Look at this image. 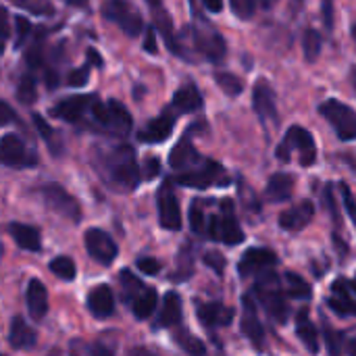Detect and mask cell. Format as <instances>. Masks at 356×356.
I'll return each mask as SVG.
<instances>
[{
	"instance_id": "obj_20",
	"label": "cell",
	"mask_w": 356,
	"mask_h": 356,
	"mask_svg": "<svg viewBox=\"0 0 356 356\" xmlns=\"http://www.w3.org/2000/svg\"><path fill=\"white\" fill-rule=\"evenodd\" d=\"M313 217H315L313 202L302 200L296 207H292V209H288V211H284L280 215V227L284 232H300V229H305L313 221Z\"/></svg>"
},
{
	"instance_id": "obj_12",
	"label": "cell",
	"mask_w": 356,
	"mask_h": 356,
	"mask_svg": "<svg viewBox=\"0 0 356 356\" xmlns=\"http://www.w3.org/2000/svg\"><path fill=\"white\" fill-rule=\"evenodd\" d=\"M177 184L204 190V188L215 186V184H227V177H225V169L219 163H215V161H202V167L200 169L179 173L177 175Z\"/></svg>"
},
{
	"instance_id": "obj_6",
	"label": "cell",
	"mask_w": 356,
	"mask_h": 356,
	"mask_svg": "<svg viewBox=\"0 0 356 356\" xmlns=\"http://www.w3.org/2000/svg\"><path fill=\"white\" fill-rule=\"evenodd\" d=\"M102 17L113 21L123 33L136 38L144 29L142 15L136 10V6L129 0H106L102 6Z\"/></svg>"
},
{
	"instance_id": "obj_45",
	"label": "cell",
	"mask_w": 356,
	"mask_h": 356,
	"mask_svg": "<svg viewBox=\"0 0 356 356\" xmlns=\"http://www.w3.org/2000/svg\"><path fill=\"white\" fill-rule=\"evenodd\" d=\"M90 69H92L90 65L79 67V69H73V71L69 73V77H67V83H69V86H73V88H83V86L88 83Z\"/></svg>"
},
{
	"instance_id": "obj_11",
	"label": "cell",
	"mask_w": 356,
	"mask_h": 356,
	"mask_svg": "<svg viewBox=\"0 0 356 356\" xmlns=\"http://www.w3.org/2000/svg\"><path fill=\"white\" fill-rule=\"evenodd\" d=\"M83 242H86L88 254H90L98 265L108 267V265L117 259V254H119V248H117V244L113 242V238H111L106 232L98 229V227L88 229L86 236H83Z\"/></svg>"
},
{
	"instance_id": "obj_31",
	"label": "cell",
	"mask_w": 356,
	"mask_h": 356,
	"mask_svg": "<svg viewBox=\"0 0 356 356\" xmlns=\"http://www.w3.org/2000/svg\"><path fill=\"white\" fill-rule=\"evenodd\" d=\"M129 305H131V313H134L136 319H148V317H152V313L156 311L159 294H156V290H152V288L146 286Z\"/></svg>"
},
{
	"instance_id": "obj_42",
	"label": "cell",
	"mask_w": 356,
	"mask_h": 356,
	"mask_svg": "<svg viewBox=\"0 0 356 356\" xmlns=\"http://www.w3.org/2000/svg\"><path fill=\"white\" fill-rule=\"evenodd\" d=\"M10 2L33 13V15H52L54 13V8L48 2H35V0H10Z\"/></svg>"
},
{
	"instance_id": "obj_5",
	"label": "cell",
	"mask_w": 356,
	"mask_h": 356,
	"mask_svg": "<svg viewBox=\"0 0 356 356\" xmlns=\"http://www.w3.org/2000/svg\"><path fill=\"white\" fill-rule=\"evenodd\" d=\"M254 294H257L259 302L265 307L267 315H269L277 325H284V323L288 321V317H290V307H288V302H286L284 292L280 290V284H277L275 273H267L261 282H257Z\"/></svg>"
},
{
	"instance_id": "obj_43",
	"label": "cell",
	"mask_w": 356,
	"mask_h": 356,
	"mask_svg": "<svg viewBox=\"0 0 356 356\" xmlns=\"http://www.w3.org/2000/svg\"><path fill=\"white\" fill-rule=\"evenodd\" d=\"M321 198H323V202H325V207H327L332 219H334L336 223H342V215H340V211H338V204H336V198H334V186H332V184L325 186Z\"/></svg>"
},
{
	"instance_id": "obj_40",
	"label": "cell",
	"mask_w": 356,
	"mask_h": 356,
	"mask_svg": "<svg viewBox=\"0 0 356 356\" xmlns=\"http://www.w3.org/2000/svg\"><path fill=\"white\" fill-rule=\"evenodd\" d=\"M42 40H44V33L38 35L35 42H33V46L25 52V60H27V65H29L31 69L40 67L42 60H44V42H42Z\"/></svg>"
},
{
	"instance_id": "obj_13",
	"label": "cell",
	"mask_w": 356,
	"mask_h": 356,
	"mask_svg": "<svg viewBox=\"0 0 356 356\" xmlns=\"http://www.w3.org/2000/svg\"><path fill=\"white\" fill-rule=\"evenodd\" d=\"M159 219L163 229L167 232H179L181 229V209L179 200L171 190V184L165 181L159 192Z\"/></svg>"
},
{
	"instance_id": "obj_1",
	"label": "cell",
	"mask_w": 356,
	"mask_h": 356,
	"mask_svg": "<svg viewBox=\"0 0 356 356\" xmlns=\"http://www.w3.org/2000/svg\"><path fill=\"white\" fill-rule=\"evenodd\" d=\"M94 161L102 179L108 186H113L117 192H131L140 184V169L131 146L119 144V146L100 148Z\"/></svg>"
},
{
	"instance_id": "obj_4",
	"label": "cell",
	"mask_w": 356,
	"mask_h": 356,
	"mask_svg": "<svg viewBox=\"0 0 356 356\" xmlns=\"http://www.w3.org/2000/svg\"><path fill=\"white\" fill-rule=\"evenodd\" d=\"M292 150H298L300 154V165L302 167H311L315 165L317 161V146H315V140H313V134L307 131L305 127L300 125H294L286 131L282 144L277 146V159L288 163L292 156Z\"/></svg>"
},
{
	"instance_id": "obj_54",
	"label": "cell",
	"mask_w": 356,
	"mask_h": 356,
	"mask_svg": "<svg viewBox=\"0 0 356 356\" xmlns=\"http://www.w3.org/2000/svg\"><path fill=\"white\" fill-rule=\"evenodd\" d=\"M159 171H161V163H159V159L156 156H148L146 159V179H154L156 175H159Z\"/></svg>"
},
{
	"instance_id": "obj_47",
	"label": "cell",
	"mask_w": 356,
	"mask_h": 356,
	"mask_svg": "<svg viewBox=\"0 0 356 356\" xmlns=\"http://www.w3.org/2000/svg\"><path fill=\"white\" fill-rule=\"evenodd\" d=\"M138 269H140V273H146V275H159L161 273V269H163V265L156 261V259H150V257H142V259H138Z\"/></svg>"
},
{
	"instance_id": "obj_8",
	"label": "cell",
	"mask_w": 356,
	"mask_h": 356,
	"mask_svg": "<svg viewBox=\"0 0 356 356\" xmlns=\"http://www.w3.org/2000/svg\"><path fill=\"white\" fill-rule=\"evenodd\" d=\"M35 163V152L17 134H6L0 138V165L10 169H27Z\"/></svg>"
},
{
	"instance_id": "obj_26",
	"label": "cell",
	"mask_w": 356,
	"mask_h": 356,
	"mask_svg": "<svg viewBox=\"0 0 356 356\" xmlns=\"http://www.w3.org/2000/svg\"><path fill=\"white\" fill-rule=\"evenodd\" d=\"M8 234L13 236L15 244L27 252H40L42 250V238H40V232L31 225H25V223H19V221H13L8 225Z\"/></svg>"
},
{
	"instance_id": "obj_44",
	"label": "cell",
	"mask_w": 356,
	"mask_h": 356,
	"mask_svg": "<svg viewBox=\"0 0 356 356\" xmlns=\"http://www.w3.org/2000/svg\"><path fill=\"white\" fill-rule=\"evenodd\" d=\"M207 223V217L202 213V209L198 207V202H194V207L190 209V227L194 234H204V225Z\"/></svg>"
},
{
	"instance_id": "obj_38",
	"label": "cell",
	"mask_w": 356,
	"mask_h": 356,
	"mask_svg": "<svg viewBox=\"0 0 356 356\" xmlns=\"http://www.w3.org/2000/svg\"><path fill=\"white\" fill-rule=\"evenodd\" d=\"M119 282H121V288H123V296L127 302H131L146 286L140 282V277H136L129 269H123L121 275H119Z\"/></svg>"
},
{
	"instance_id": "obj_14",
	"label": "cell",
	"mask_w": 356,
	"mask_h": 356,
	"mask_svg": "<svg viewBox=\"0 0 356 356\" xmlns=\"http://www.w3.org/2000/svg\"><path fill=\"white\" fill-rule=\"evenodd\" d=\"M94 100H96V96H90V94H75V96L63 98L60 102L54 104L52 115L67 121V123H77L92 108Z\"/></svg>"
},
{
	"instance_id": "obj_2",
	"label": "cell",
	"mask_w": 356,
	"mask_h": 356,
	"mask_svg": "<svg viewBox=\"0 0 356 356\" xmlns=\"http://www.w3.org/2000/svg\"><path fill=\"white\" fill-rule=\"evenodd\" d=\"M204 234L211 236L215 242H223L227 246H238L244 242V232L238 225L236 213H234V202L227 198L221 202V213L213 215L209 219V225L204 227Z\"/></svg>"
},
{
	"instance_id": "obj_58",
	"label": "cell",
	"mask_w": 356,
	"mask_h": 356,
	"mask_svg": "<svg viewBox=\"0 0 356 356\" xmlns=\"http://www.w3.org/2000/svg\"><path fill=\"white\" fill-rule=\"evenodd\" d=\"M273 2H275V0H257V4H263L265 8H269V6H273Z\"/></svg>"
},
{
	"instance_id": "obj_30",
	"label": "cell",
	"mask_w": 356,
	"mask_h": 356,
	"mask_svg": "<svg viewBox=\"0 0 356 356\" xmlns=\"http://www.w3.org/2000/svg\"><path fill=\"white\" fill-rule=\"evenodd\" d=\"M296 334L309 353H313V355L319 353V334H317V327L311 323L307 309H300V313L296 315Z\"/></svg>"
},
{
	"instance_id": "obj_15",
	"label": "cell",
	"mask_w": 356,
	"mask_h": 356,
	"mask_svg": "<svg viewBox=\"0 0 356 356\" xmlns=\"http://www.w3.org/2000/svg\"><path fill=\"white\" fill-rule=\"evenodd\" d=\"M277 265V254L269 248H250L244 252L242 261L238 263V273L242 277H248V275H254V273H261L269 267H275Z\"/></svg>"
},
{
	"instance_id": "obj_57",
	"label": "cell",
	"mask_w": 356,
	"mask_h": 356,
	"mask_svg": "<svg viewBox=\"0 0 356 356\" xmlns=\"http://www.w3.org/2000/svg\"><path fill=\"white\" fill-rule=\"evenodd\" d=\"M202 4L211 13H221V8H223V0H202Z\"/></svg>"
},
{
	"instance_id": "obj_39",
	"label": "cell",
	"mask_w": 356,
	"mask_h": 356,
	"mask_svg": "<svg viewBox=\"0 0 356 356\" xmlns=\"http://www.w3.org/2000/svg\"><path fill=\"white\" fill-rule=\"evenodd\" d=\"M17 98L19 102L23 104H33L35 98H38V83L31 75H25L21 81H19V88H17Z\"/></svg>"
},
{
	"instance_id": "obj_29",
	"label": "cell",
	"mask_w": 356,
	"mask_h": 356,
	"mask_svg": "<svg viewBox=\"0 0 356 356\" xmlns=\"http://www.w3.org/2000/svg\"><path fill=\"white\" fill-rule=\"evenodd\" d=\"M292 192H294V179L288 175V173H275L269 177L267 181V188H265V194L269 200L273 202H286L292 198Z\"/></svg>"
},
{
	"instance_id": "obj_55",
	"label": "cell",
	"mask_w": 356,
	"mask_h": 356,
	"mask_svg": "<svg viewBox=\"0 0 356 356\" xmlns=\"http://www.w3.org/2000/svg\"><path fill=\"white\" fill-rule=\"evenodd\" d=\"M144 50H146V52H150V54H156V52H159L154 29H148V33H146V42H144Z\"/></svg>"
},
{
	"instance_id": "obj_50",
	"label": "cell",
	"mask_w": 356,
	"mask_h": 356,
	"mask_svg": "<svg viewBox=\"0 0 356 356\" xmlns=\"http://www.w3.org/2000/svg\"><path fill=\"white\" fill-rule=\"evenodd\" d=\"M325 342H327V350L332 355H340V350H342V334L325 330Z\"/></svg>"
},
{
	"instance_id": "obj_33",
	"label": "cell",
	"mask_w": 356,
	"mask_h": 356,
	"mask_svg": "<svg viewBox=\"0 0 356 356\" xmlns=\"http://www.w3.org/2000/svg\"><path fill=\"white\" fill-rule=\"evenodd\" d=\"M286 284H288V294L292 298H296V300H309L313 296V290H311L309 282L302 275L294 273V271L286 273Z\"/></svg>"
},
{
	"instance_id": "obj_56",
	"label": "cell",
	"mask_w": 356,
	"mask_h": 356,
	"mask_svg": "<svg viewBox=\"0 0 356 356\" xmlns=\"http://www.w3.org/2000/svg\"><path fill=\"white\" fill-rule=\"evenodd\" d=\"M88 65L92 67H102L104 65V60H102V56L98 54V50H94V48H88Z\"/></svg>"
},
{
	"instance_id": "obj_10",
	"label": "cell",
	"mask_w": 356,
	"mask_h": 356,
	"mask_svg": "<svg viewBox=\"0 0 356 356\" xmlns=\"http://www.w3.org/2000/svg\"><path fill=\"white\" fill-rule=\"evenodd\" d=\"M190 35H192V42H194V48L211 63H221L227 54V44H225V38L221 33H217L215 29L211 27H190L188 29Z\"/></svg>"
},
{
	"instance_id": "obj_3",
	"label": "cell",
	"mask_w": 356,
	"mask_h": 356,
	"mask_svg": "<svg viewBox=\"0 0 356 356\" xmlns=\"http://www.w3.org/2000/svg\"><path fill=\"white\" fill-rule=\"evenodd\" d=\"M90 113H92L94 121H96L102 129H106L108 134H113V136L125 138V136L131 131V123H134V121H131V115H129V111H127L121 102H117V100H108V102H98V100H94Z\"/></svg>"
},
{
	"instance_id": "obj_49",
	"label": "cell",
	"mask_w": 356,
	"mask_h": 356,
	"mask_svg": "<svg viewBox=\"0 0 356 356\" xmlns=\"http://www.w3.org/2000/svg\"><path fill=\"white\" fill-rule=\"evenodd\" d=\"M10 35V27H8V13L4 6H0V54L4 52L6 40Z\"/></svg>"
},
{
	"instance_id": "obj_37",
	"label": "cell",
	"mask_w": 356,
	"mask_h": 356,
	"mask_svg": "<svg viewBox=\"0 0 356 356\" xmlns=\"http://www.w3.org/2000/svg\"><path fill=\"white\" fill-rule=\"evenodd\" d=\"M50 271L58 280H63V282H73L75 275H77V267H75V263L69 257H56V259H52L50 261Z\"/></svg>"
},
{
	"instance_id": "obj_41",
	"label": "cell",
	"mask_w": 356,
	"mask_h": 356,
	"mask_svg": "<svg viewBox=\"0 0 356 356\" xmlns=\"http://www.w3.org/2000/svg\"><path fill=\"white\" fill-rule=\"evenodd\" d=\"M229 4L238 19H252L257 10V0H229Z\"/></svg>"
},
{
	"instance_id": "obj_35",
	"label": "cell",
	"mask_w": 356,
	"mask_h": 356,
	"mask_svg": "<svg viewBox=\"0 0 356 356\" xmlns=\"http://www.w3.org/2000/svg\"><path fill=\"white\" fill-rule=\"evenodd\" d=\"M175 342L177 346L186 353V355H194V356H202L207 355V346L202 340H198L194 334L190 332H177L175 334Z\"/></svg>"
},
{
	"instance_id": "obj_51",
	"label": "cell",
	"mask_w": 356,
	"mask_h": 356,
	"mask_svg": "<svg viewBox=\"0 0 356 356\" xmlns=\"http://www.w3.org/2000/svg\"><path fill=\"white\" fill-rule=\"evenodd\" d=\"M340 190H342V198H344V207L350 219H355V198H353V190L346 181H340Z\"/></svg>"
},
{
	"instance_id": "obj_60",
	"label": "cell",
	"mask_w": 356,
	"mask_h": 356,
	"mask_svg": "<svg viewBox=\"0 0 356 356\" xmlns=\"http://www.w3.org/2000/svg\"><path fill=\"white\" fill-rule=\"evenodd\" d=\"M150 2V6H159L161 4V0H148Z\"/></svg>"
},
{
	"instance_id": "obj_17",
	"label": "cell",
	"mask_w": 356,
	"mask_h": 356,
	"mask_svg": "<svg viewBox=\"0 0 356 356\" xmlns=\"http://www.w3.org/2000/svg\"><path fill=\"white\" fill-rule=\"evenodd\" d=\"M202 108V94H200V90L196 88V83H184L177 92H175V96H173V100H171V104H169V113H173L175 117L177 115H188V113H196V111H200Z\"/></svg>"
},
{
	"instance_id": "obj_25",
	"label": "cell",
	"mask_w": 356,
	"mask_h": 356,
	"mask_svg": "<svg viewBox=\"0 0 356 356\" xmlns=\"http://www.w3.org/2000/svg\"><path fill=\"white\" fill-rule=\"evenodd\" d=\"M198 163H202V156H200V152L196 150V146L192 144L190 136L186 134V136L175 144V148L171 150V154H169V165H171L173 169H188V167H194V165H198Z\"/></svg>"
},
{
	"instance_id": "obj_52",
	"label": "cell",
	"mask_w": 356,
	"mask_h": 356,
	"mask_svg": "<svg viewBox=\"0 0 356 356\" xmlns=\"http://www.w3.org/2000/svg\"><path fill=\"white\" fill-rule=\"evenodd\" d=\"M321 15L325 27L332 31L334 29V0H321Z\"/></svg>"
},
{
	"instance_id": "obj_23",
	"label": "cell",
	"mask_w": 356,
	"mask_h": 356,
	"mask_svg": "<svg viewBox=\"0 0 356 356\" xmlns=\"http://www.w3.org/2000/svg\"><path fill=\"white\" fill-rule=\"evenodd\" d=\"M88 311L96 319H106L115 313V294L108 286L100 284L88 294Z\"/></svg>"
},
{
	"instance_id": "obj_27",
	"label": "cell",
	"mask_w": 356,
	"mask_h": 356,
	"mask_svg": "<svg viewBox=\"0 0 356 356\" xmlns=\"http://www.w3.org/2000/svg\"><path fill=\"white\" fill-rule=\"evenodd\" d=\"M181 321V298L177 292H167L165 294V300H163V307H161V313H159V319L154 323V327L159 330H167V327H173Z\"/></svg>"
},
{
	"instance_id": "obj_34",
	"label": "cell",
	"mask_w": 356,
	"mask_h": 356,
	"mask_svg": "<svg viewBox=\"0 0 356 356\" xmlns=\"http://www.w3.org/2000/svg\"><path fill=\"white\" fill-rule=\"evenodd\" d=\"M31 119H33V123H35V127H38V131H40L42 140H44V142H46V146L50 148V152H52V154H58V152H60V140H58L56 131L46 123V119H44L42 115H38V113H35Z\"/></svg>"
},
{
	"instance_id": "obj_24",
	"label": "cell",
	"mask_w": 356,
	"mask_h": 356,
	"mask_svg": "<svg viewBox=\"0 0 356 356\" xmlns=\"http://www.w3.org/2000/svg\"><path fill=\"white\" fill-rule=\"evenodd\" d=\"M25 300H27V311L33 321H40L48 313V292L46 286L40 280H29L27 290H25Z\"/></svg>"
},
{
	"instance_id": "obj_9",
	"label": "cell",
	"mask_w": 356,
	"mask_h": 356,
	"mask_svg": "<svg viewBox=\"0 0 356 356\" xmlns=\"http://www.w3.org/2000/svg\"><path fill=\"white\" fill-rule=\"evenodd\" d=\"M40 194H42L46 207L52 209L54 213H58L60 217L71 219V221L81 219V207H79L77 198H73L60 184H46L40 188Z\"/></svg>"
},
{
	"instance_id": "obj_7",
	"label": "cell",
	"mask_w": 356,
	"mask_h": 356,
	"mask_svg": "<svg viewBox=\"0 0 356 356\" xmlns=\"http://www.w3.org/2000/svg\"><path fill=\"white\" fill-rule=\"evenodd\" d=\"M319 113L332 123L336 136L342 142H350L356 138V115L353 106L340 102V100H327L321 104Z\"/></svg>"
},
{
	"instance_id": "obj_46",
	"label": "cell",
	"mask_w": 356,
	"mask_h": 356,
	"mask_svg": "<svg viewBox=\"0 0 356 356\" xmlns=\"http://www.w3.org/2000/svg\"><path fill=\"white\" fill-rule=\"evenodd\" d=\"M204 265L211 267L217 275H223V273H225V267H227L225 259H223L219 252H215V250H211V252L204 254Z\"/></svg>"
},
{
	"instance_id": "obj_22",
	"label": "cell",
	"mask_w": 356,
	"mask_h": 356,
	"mask_svg": "<svg viewBox=\"0 0 356 356\" xmlns=\"http://www.w3.org/2000/svg\"><path fill=\"white\" fill-rule=\"evenodd\" d=\"M196 315L200 319V323L209 330L213 327H227L234 321V309L219 305V302H207V305H198Z\"/></svg>"
},
{
	"instance_id": "obj_53",
	"label": "cell",
	"mask_w": 356,
	"mask_h": 356,
	"mask_svg": "<svg viewBox=\"0 0 356 356\" xmlns=\"http://www.w3.org/2000/svg\"><path fill=\"white\" fill-rule=\"evenodd\" d=\"M15 121V111H13V106H8L4 100H0V127H4V125H8V123H13Z\"/></svg>"
},
{
	"instance_id": "obj_59",
	"label": "cell",
	"mask_w": 356,
	"mask_h": 356,
	"mask_svg": "<svg viewBox=\"0 0 356 356\" xmlns=\"http://www.w3.org/2000/svg\"><path fill=\"white\" fill-rule=\"evenodd\" d=\"M65 2H69V4H77V6H83L88 0H65Z\"/></svg>"
},
{
	"instance_id": "obj_36",
	"label": "cell",
	"mask_w": 356,
	"mask_h": 356,
	"mask_svg": "<svg viewBox=\"0 0 356 356\" xmlns=\"http://www.w3.org/2000/svg\"><path fill=\"white\" fill-rule=\"evenodd\" d=\"M302 48H305V58L309 63H315L321 54L323 48V38L317 29H307L305 31V40H302Z\"/></svg>"
},
{
	"instance_id": "obj_32",
	"label": "cell",
	"mask_w": 356,
	"mask_h": 356,
	"mask_svg": "<svg viewBox=\"0 0 356 356\" xmlns=\"http://www.w3.org/2000/svg\"><path fill=\"white\" fill-rule=\"evenodd\" d=\"M215 83L227 94V96H240L244 92V79L238 77L236 73H229V71H217L215 73Z\"/></svg>"
},
{
	"instance_id": "obj_19",
	"label": "cell",
	"mask_w": 356,
	"mask_h": 356,
	"mask_svg": "<svg viewBox=\"0 0 356 356\" xmlns=\"http://www.w3.org/2000/svg\"><path fill=\"white\" fill-rule=\"evenodd\" d=\"M173 129H175V115L167 111L161 117L148 121V125L138 134V140L144 144H161L173 134Z\"/></svg>"
},
{
	"instance_id": "obj_28",
	"label": "cell",
	"mask_w": 356,
	"mask_h": 356,
	"mask_svg": "<svg viewBox=\"0 0 356 356\" xmlns=\"http://www.w3.org/2000/svg\"><path fill=\"white\" fill-rule=\"evenodd\" d=\"M35 342H38L35 332L21 317H15L10 321V330H8V344L15 350H29L35 346Z\"/></svg>"
},
{
	"instance_id": "obj_21",
	"label": "cell",
	"mask_w": 356,
	"mask_h": 356,
	"mask_svg": "<svg viewBox=\"0 0 356 356\" xmlns=\"http://www.w3.org/2000/svg\"><path fill=\"white\" fill-rule=\"evenodd\" d=\"M244 302V317H242V332L244 336L252 342L254 348L263 350L265 346V330H263V323L259 321V315H257V305L252 302L250 296H244L242 298Z\"/></svg>"
},
{
	"instance_id": "obj_16",
	"label": "cell",
	"mask_w": 356,
	"mask_h": 356,
	"mask_svg": "<svg viewBox=\"0 0 356 356\" xmlns=\"http://www.w3.org/2000/svg\"><path fill=\"white\" fill-rule=\"evenodd\" d=\"M327 305L332 307L334 313H338L340 317H353L356 313L355 305V288L346 277H340L334 282L332 286V296L327 300Z\"/></svg>"
},
{
	"instance_id": "obj_18",
	"label": "cell",
	"mask_w": 356,
	"mask_h": 356,
	"mask_svg": "<svg viewBox=\"0 0 356 356\" xmlns=\"http://www.w3.org/2000/svg\"><path fill=\"white\" fill-rule=\"evenodd\" d=\"M252 106L261 121L277 119V106H275V94L267 79H259L252 90Z\"/></svg>"
},
{
	"instance_id": "obj_48",
	"label": "cell",
	"mask_w": 356,
	"mask_h": 356,
	"mask_svg": "<svg viewBox=\"0 0 356 356\" xmlns=\"http://www.w3.org/2000/svg\"><path fill=\"white\" fill-rule=\"evenodd\" d=\"M15 25H17V42H15V46L17 48H21L23 46V42L27 40V35H29V31H31V23L25 19V17H17L15 19Z\"/></svg>"
}]
</instances>
